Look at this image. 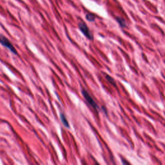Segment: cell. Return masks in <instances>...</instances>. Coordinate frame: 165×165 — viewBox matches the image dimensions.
<instances>
[{
  "label": "cell",
  "mask_w": 165,
  "mask_h": 165,
  "mask_svg": "<svg viewBox=\"0 0 165 165\" xmlns=\"http://www.w3.org/2000/svg\"><path fill=\"white\" fill-rule=\"evenodd\" d=\"M0 43H1V44L2 45H3L4 46H5L6 48H7L8 49H9L13 54H14L15 55H18L17 51L14 48L13 45L12 44L10 41L8 40L7 38H5V36H3V35H1V34H0Z\"/></svg>",
  "instance_id": "cell-1"
},
{
  "label": "cell",
  "mask_w": 165,
  "mask_h": 165,
  "mask_svg": "<svg viewBox=\"0 0 165 165\" xmlns=\"http://www.w3.org/2000/svg\"><path fill=\"white\" fill-rule=\"evenodd\" d=\"M78 27H79V29L81 30V32L87 38L90 40H94V36L93 34L90 32L88 27H87L85 23L83 22H80L78 23Z\"/></svg>",
  "instance_id": "cell-2"
},
{
  "label": "cell",
  "mask_w": 165,
  "mask_h": 165,
  "mask_svg": "<svg viewBox=\"0 0 165 165\" xmlns=\"http://www.w3.org/2000/svg\"><path fill=\"white\" fill-rule=\"evenodd\" d=\"M82 96H83L85 100L88 102V103L90 106H91V107L94 110H97L98 108H98L97 105L96 104V102L94 101V100L93 99V98L90 96V94L88 93V92L85 90H82Z\"/></svg>",
  "instance_id": "cell-3"
},
{
  "label": "cell",
  "mask_w": 165,
  "mask_h": 165,
  "mask_svg": "<svg viewBox=\"0 0 165 165\" xmlns=\"http://www.w3.org/2000/svg\"><path fill=\"white\" fill-rule=\"evenodd\" d=\"M60 119H61V122L63 123V125L65 126V127L69 128L70 125L69 124L68 121H67V119H66V117L65 116V114H63V113H60Z\"/></svg>",
  "instance_id": "cell-4"
},
{
  "label": "cell",
  "mask_w": 165,
  "mask_h": 165,
  "mask_svg": "<svg viewBox=\"0 0 165 165\" xmlns=\"http://www.w3.org/2000/svg\"><path fill=\"white\" fill-rule=\"evenodd\" d=\"M116 21L117 22L119 23V25H120L121 27L122 28H124V27H126V21L124 19L121 17H117L116 18Z\"/></svg>",
  "instance_id": "cell-5"
},
{
  "label": "cell",
  "mask_w": 165,
  "mask_h": 165,
  "mask_svg": "<svg viewBox=\"0 0 165 165\" xmlns=\"http://www.w3.org/2000/svg\"><path fill=\"white\" fill-rule=\"evenodd\" d=\"M106 77V79H107V80L110 82V83L112 84L113 86H116V82L115 81V80L113 79V78L111 77V76H110L109 75H106L105 76Z\"/></svg>",
  "instance_id": "cell-6"
},
{
  "label": "cell",
  "mask_w": 165,
  "mask_h": 165,
  "mask_svg": "<svg viewBox=\"0 0 165 165\" xmlns=\"http://www.w3.org/2000/svg\"><path fill=\"white\" fill-rule=\"evenodd\" d=\"M86 19L89 21H94L95 20V16H94V15L92 14H86Z\"/></svg>",
  "instance_id": "cell-7"
}]
</instances>
